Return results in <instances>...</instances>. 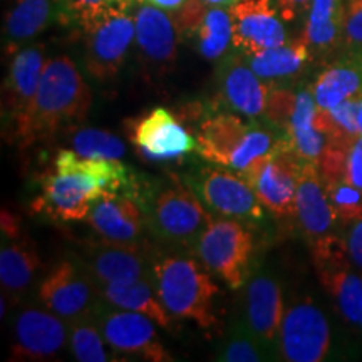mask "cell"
<instances>
[{
  "label": "cell",
  "mask_w": 362,
  "mask_h": 362,
  "mask_svg": "<svg viewBox=\"0 0 362 362\" xmlns=\"http://www.w3.org/2000/svg\"><path fill=\"white\" fill-rule=\"evenodd\" d=\"M347 259L346 242H342L314 264L342 319L351 327L362 330V277L351 269Z\"/></svg>",
  "instance_id": "cell-19"
},
{
  "label": "cell",
  "mask_w": 362,
  "mask_h": 362,
  "mask_svg": "<svg viewBox=\"0 0 362 362\" xmlns=\"http://www.w3.org/2000/svg\"><path fill=\"white\" fill-rule=\"evenodd\" d=\"M107 342L103 336L93 314L69 322V349L79 362H107L116 361L106 349Z\"/></svg>",
  "instance_id": "cell-31"
},
{
  "label": "cell",
  "mask_w": 362,
  "mask_h": 362,
  "mask_svg": "<svg viewBox=\"0 0 362 362\" xmlns=\"http://www.w3.org/2000/svg\"><path fill=\"white\" fill-rule=\"evenodd\" d=\"M270 84L255 74L245 56L226 57L218 67V98L230 112L260 119L265 115Z\"/></svg>",
  "instance_id": "cell-18"
},
{
  "label": "cell",
  "mask_w": 362,
  "mask_h": 362,
  "mask_svg": "<svg viewBox=\"0 0 362 362\" xmlns=\"http://www.w3.org/2000/svg\"><path fill=\"white\" fill-rule=\"evenodd\" d=\"M83 64L89 78L99 83L115 79L134 42V13L121 12L83 27Z\"/></svg>",
  "instance_id": "cell-9"
},
{
  "label": "cell",
  "mask_w": 362,
  "mask_h": 362,
  "mask_svg": "<svg viewBox=\"0 0 362 362\" xmlns=\"http://www.w3.org/2000/svg\"><path fill=\"white\" fill-rule=\"evenodd\" d=\"M52 22H57L56 0H17L4 24L6 49L17 52L22 44L37 37Z\"/></svg>",
  "instance_id": "cell-25"
},
{
  "label": "cell",
  "mask_w": 362,
  "mask_h": 362,
  "mask_svg": "<svg viewBox=\"0 0 362 362\" xmlns=\"http://www.w3.org/2000/svg\"><path fill=\"white\" fill-rule=\"evenodd\" d=\"M101 297L107 304L119 307L124 310H133L138 314L148 315L163 329L171 327V317L168 310L161 304L155 288V280L138 279L131 282H115L98 285Z\"/></svg>",
  "instance_id": "cell-26"
},
{
  "label": "cell",
  "mask_w": 362,
  "mask_h": 362,
  "mask_svg": "<svg viewBox=\"0 0 362 362\" xmlns=\"http://www.w3.org/2000/svg\"><path fill=\"white\" fill-rule=\"evenodd\" d=\"M346 180L362 189V136H357L347 151Z\"/></svg>",
  "instance_id": "cell-40"
},
{
  "label": "cell",
  "mask_w": 362,
  "mask_h": 362,
  "mask_svg": "<svg viewBox=\"0 0 362 362\" xmlns=\"http://www.w3.org/2000/svg\"><path fill=\"white\" fill-rule=\"evenodd\" d=\"M232 17L228 8L211 6L197 34L198 52L206 61H216L225 56L226 49L232 44Z\"/></svg>",
  "instance_id": "cell-32"
},
{
  "label": "cell",
  "mask_w": 362,
  "mask_h": 362,
  "mask_svg": "<svg viewBox=\"0 0 362 362\" xmlns=\"http://www.w3.org/2000/svg\"><path fill=\"white\" fill-rule=\"evenodd\" d=\"M134 42L143 61L156 69H168L176 59L178 29L163 8L141 4L134 11Z\"/></svg>",
  "instance_id": "cell-22"
},
{
  "label": "cell",
  "mask_w": 362,
  "mask_h": 362,
  "mask_svg": "<svg viewBox=\"0 0 362 362\" xmlns=\"http://www.w3.org/2000/svg\"><path fill=\"white\" fill-rule=\"evenodd\" d=\"M107 346L121 354H136L144 361L170 362L168 351L163 347L155 320L133 310H124L99 300L93 312Z\"/></svg>",
  "instance_id": "cell-10"
},
{
  "label": "cell",
  "mask_w": 362,
  "mask_h": 362,
  "mask_svg": "<svg viewBox=\"0 0 362 362\" xmlns=\"http://www.w3.org/2000/svg\"><path fill=\"white\" fill-rule=\"evenodd\" d=\"M330 325L320 307L302 298L284 312L279 334V356L288 362H320L329 356Z\"/></svg>",
  "instance_id": "cell-11"
},
{
  "label": "cell",
  "mask_w": 362,
  "mask_h": 362,
  "mask_svg": "<svg viewBox=\"0 0 362 362\" xmlns=\"http://www.w3.org/2000/svg\"><path fill=\"white\" fill-rule=\"evenodd\" d=\"M86 220L99 237L112 243H138L148 221L139 202L124 193H104Z\"/></svg>",
  "instance_id": "cell-21"
},
{
  "label": "cell",
  "mask_w": 362,
  "mask_h": 362,
  "mask_svg": "<svg viewBox=\"0 0 362 362\" xmlns=\"http://www.w3.org/2000/svg\"><path fill=\"white\" fill-rule=\"evenodd\" d=\"M296 216L310 248L334 237L337 220L317 165L304 161L296 197Z\"/></svg>",
  "instance_id": "cell-20"
},
{
  "label": "cell",
  "mask_w": 362,
  "mask_h": 362,
  "mask_svg": "<svg viewBox=\"0 0 362 362\" xmlns=\"http://www.w3.org/2000/svg\"><path fill=\"white\" fill-rule=\"evenodd\" d=\"M146 220L163 242L194 245L214 216L187 183H173L158 192Z\"/></svg>",
  "instance_id": "cell-7"
},
{
  "label": "cell",
  "mask_w": 362,
  "mask_h": 362,
  "mask_svg": "<svg viewBox=\"0 0 362 362\" xmlns=\"http://www.w3.org/2000/svg\"><path fill=\"white\" fill-rule=\"evenodd\" d=\"M185 183L211 214L245 223H255L264 218V205L252 185L238 171L220 165L203 166L185 176Z\"/></svg>",
  "instance_id": "cell-6"
},
{
  "label": "cell",
  "mask_w": 362,
  "mask_h": 362,
  "mask_svg": "<svg viewBox=\"0 0 362 362\" xmlns=\"http://www.w3.org/2000/svg\"><path fill=\"white\" fill-rule=\"evenodd\" d=\"M304 161L293 151L292 144H287L259 158L242 175L255 189L265 210L277 216H293Z\"/></svg>",
  "instance_id": "cell-8"
},
{
  "label": "cell",
  "mask_w": 362,
  "mask_h": 362,
  "mask_svg": "<svg viewBox=\"0 0 362 362\" xmlns=\"http://www.w3.org/2000/svg\"><path fill=\"white\" fill-rule=\"evenodd\" d=\"M39 298L45 309L71 322L93 314L103 297L96 280L83 264L62 260L45 275Z\"/></svg>",
  "instance_id": "cell-12"
},
{
  "label": "cell",
  "mask_w": 362,
  "mask_h": 362,
  "mask_svg": "<svg viewBox=\"0 0 362 362\" xmlns=\"http://www.w3.org/2000/svg\"><path fill=\"white\" fill-rule=\"evenodd\" d=\"M198 260L230 288L245 285L253 253V235L233 218H214L194 243Z\"/></svg>",
  "instance_id": "cell-5"
},
{
  "label": "cell",
  "mask_w": 362,
  "mask_h": 362,
  "mask_svg": "<svg viewBox=\"0 0 362 362\" xmlns=\"http://www.w3.org/2000/svg\"><path fill=\"white\" fill-rule=\"evenodd\" d=\"M359 106L361 99H349V101H344L337 104L336 107L330 110V116H332L334 123H336L337 129L341 131V134L347 139L349 143H354L359 133V121H357V116H359Z\"/></svg>",
  "instance_id": "cell-38"
},
{
  "label": "cell",
  "mask_w": 362,
  "mask_h": 362,
  "mask_svg": "<svg viewBox=\"0 0 362 362\" xmlns=\"http://www.w3.org/2000/svg\"><path fill=\"white\" fill-rule=\"evenodd\" d=\"M83 265L98 285L153 277V259L141 243H112L101 238L84 250Z\"/></svg>",
  "instance_id": "cell-17"
},
{
  "label": "cell",
  "mask_w": 362,
  "mask_h": 362,
  "mask_svg": "<svg viewBox=\"0 0 362 362\" xmlns=\"http://www.w3.org/2000/svg\"><path fill=\"white\" fill-rule=\"evenodd\" d=\"M194 136L203 160L238 173L247 171L259 158L292 144L288 134L265 117L243 119L230 111L208 116Z\"/></svg>",
  "instance_id": "cell-3"
},
{
  "label": "cell",
  "mask_w": 362,
  "mask_h": 362,
  "mask_svg": "<svg viewBox=\"0 0 362 362\" xmlns=\"http://www.w3.org/2000/svg\"><path fill=\"white\" fill-rule=\"evenodd\" d=\"M337 223L351 225L362 218V189L356 188L346 178L325 187Z\"/></svg>",
  "instance_id": "cell-35"
},
{
  "label": "cell",
  "mask_w": 362,
  "mask_h": 362,
  "mask_svg": "<svg viewBox=\"0 0 362 362\" xmlns=\"http://www.w3.org/2000/svg\"><path fill=\"white\" fill-rule=\"evenodd\" d=\"M200 260L187 255L153 259V280L163 307L173 319L192 320L202 329L216 325L215 297L218 285Z\"/></svg>",
  "instance_id": "cell-4"
},
{
  "label": "cell",
  "mask_w": 362,
  "mask_h": 362,
  "mask_svg": "<svg viewBox=\"0 0 362 362\" xmlns=\"http://www.w3.org/2000/svg\"><path fill=\"white\" fill-rule=\"evenodd\" d=\"M320 110L330 111L349 99H362V47H351L317 76L312 86Z\"/></svg>",
  "instance_id": "cell-23"
},
{
  "label": "cell",
  "mask_w": 362,
  "mask_h": 362,
  "mask_svg": "<svg viewBox=\"0 0 362 362\" xmlns=\"http://www.w3.org/2000/svg\"><path fill=\"white\" fill-rule=\"evenodd\" d=\"M274 352L252 332L245 320H237L230 329L225 342L221 344L216 361L260 362L274 359Z\"/></svg>",
  "instance_id": "cell-33"
},
{
  "label": "cell",
  "mask_w": 362,
  "mask_h": 362,
  "mask_svg": "<svg viewBox=\"0 0 362 362\" xmlns=\"http://www.w3.org/2000/svg\"><path fill=\"white\" fill-rule=\"evenodd\" d=\"M59 24H74L81 29L104 17L131 12L134 0H56Z\"/></svg>",
  "instance_id": "cell-30"
},
{
  "label": "cell",
  "mask_w": 362,
  "mask_h": 362,
  "mask_svg": "<svg viewBox=\"0 0 362 362\" xmlns=\"http://www.w3.org/2000/svg\"><path fill=\"white\" fill-rule=\"evenodd\" d=\"M275 6H277L284 21L292 22L309 12L312 0H275Z\"/></svg>",
  "instance_id": "cell-42"
},
{
  "label": "cell",
  "mask_w": 362,
  "mask_h": 362,
  "mask_svg": "<svg viewBox=\"0 0 362 362\" xmlns=\"http://www.w3.org/2000/svg\"><path fill=\"white\" fill-rule=\"evenodd\" d=\"M40 267L37 252L24 242L4 245L0 250V282L8 293H24Z\"/></svg>",
  "instance_id": "cell-29"
},
{
  "label": "cell",
  "mask_w": 362,
  "mask_h": 362,
  "mask_svg": "<svg viewBox=\"0 0 362 362\" xmlns=\"http://www.w3.org/2000/svg\"><path fill=\"white\" fill-rule=\"evenodd\" d=\"M133 185L128 166L121 160L84 158L72 149H61L42 176L34 208L56 220L79 221L88 218L93 203L104 193L128 194Z\"/></svg>",
  "instance_id": "cell-1"
},
{
  "label": "cell",
  "mask_w": 362,
  "mask_h": 362,
  "mask_svg": "<svg viewBox=\"0 0 362 362\" xmlns=\"http://www.w3.org/2000/svg\"><path fill=\"white\" fill-rule=\"evenodd\" d=\"M296 99L297 93H292L291 89L270 88L264 117L269 123L274 124L275 128L287 133L288 126H291L293 107H296Z\"/></svg>",
  "instance_id": "cell-36"
},
{
  "label": "cell",
  "mask_w": 362,
  "mask_h": 362,
  "mask_svg": "<svg viewBox=\"0 0 362 362\" xmlns=\"http://www.w3.org/2000/svg\"><path fill=\"white\" fill-rule=\"evenodd\" d=\"M346 248L349 260L357 269L362 270V218L351 223V228L346 237Z\"/></svg>",
  "instance_id": "cell-41"
},
{
  "label": "cell",
  "mask_w": 362,
  "mask_h": 362,
  "mask_svg": "<svg viewBox=\"0 0 362 362\" xmlns=\"http://www.w3.org/2000/svg\"><path fill=\"white\" fill-rule=\"evenodd\" d=\"M69 146L76 155L84 158L121 160L126 155V144L119 136L96 128L76 129L69 136Z\"/></svg>",
  "instance_id": "cell-34"
},
{
  "label": "cell",
  "mask_w": 362,
  "mask_h": 362,
  "mask_svg": "<svg viewBox=\"0 0 362 362\" xmlns=\"http://www.w3.org/2000/svg\"><path fill=\"white\" fill-rule=\"evenodd\" d=\"M69 346V322L49 309L27 307L13 320L12 361H52Z\"/></svg>",
  "instance_id": "cell-13"
},
{
  "label": "cell",
  "mask_w": 362,
  "mask_h": 362,
  "mask_svg": "<svg viewBox=\"0 0 362 362\" xmlns=\"http://www.w3.org/2000/svg\"><path fill=\"white\" fill-rule=\"evenodd\" d=\"M131 141L139 156L149 161H171L200 151L197 136L165 107H155L139 117L131 129Z\"/></svg>",
  "instance_id": "cell-14"
},
{
  "label": "cell",
  "mask_w": 362,
  "mask_h": 362,
  "mask_svg": "<svg viewBox=\"0 0 362 362\" xmlns=\"http://www.w3.org/2000/svg\"><path fill=\"white\" fill-rule=\"evenodd\" d=\"M302 37L310 51H332L344 37L342 0H312Z\"/></svg>",
  "instance_id": "cell-28"
},
{
  "label": "cell",
  "mask_w": 362,
  "mask_h": 362,
  "mask_svg": "<svg viewBox=\"0 0 362 362\" xmlns=\"http://www.w3.org/2000/svg\"><path fill=\"white\" fill-rule=\"evenodd\" d=\"M357 121H359V133L362 136V99H361V106H359V116H357Z\"/></svg>",
  "instance_id": "cell-46"
},
{
  "label": "cell",
  "mask_w": 362,
  "mask_h": 362,
  "mask_svg": "<svg viewBox=\"0 0 362 362\" xmlns=\"http://www.w3.org/2000/svg\"><path fill=\"white\" fill-rule=\"evenodd\" d=\"M2 233L8 235V237H19L21 233V223L19 218H16L11 211L2 210Z\"/></svg>",
  "instance_id": "cell-43"
},
{
  "label": "cell",
  "mask_w": 362,
  "mask_h": 362,
  "mask_svg": "<svg viewBox=\"0 0 362 362\" xmlns=\"http://www.w3.org/2000/svg\"><path fill=\"white\" fill-rule=\"evenodd\" d=\"M208 6H214V7H232L233 4H237L238 0H205Z\"/></svg>",
  "instance_id": "cell-45"
},
{
  "label": "cell",
  "mask_w": 362,
  "mask_h": 362,
  "mask_svg": "<svg viewBox=\"0 0 362 362\" xmlns=\"http://www.w3.org/2000/svg\"><path fill=\"white\" fill-rule=\"evenodd\" d=\"M284 297L277 277L260 267L245 288V322L269 349L279 356V334L284 319Z\"/></svg>",
  "instance_id": "cell-16"
},
{
  "label": "cell",
  "mask_w": 362,
  "mask_h": 362,
  "mask_svg": "<svg viewBox=\"0 0 362 362\" xmlns=\"http://www.w3.org/2000/svg\"><path fill=\"white\" fill-rule=\"evenodd\" d=\"M45 64L42 45H30L13 54L8 74L4 84V112L16 123L24 115L37 93L40 76Z\"/></svg>",
  "instance_id": "cell-24"
},
{
  "label": "cell",
  "mask_w": 362,
  "mask_h": 362,
  "mask_svg": "<svg viewBox=\"0 0 362 362\" xmlns=\"http://www.w3.org/2000/svg\"><path fill=\"white\" fill-rule=\"evenodd\" d=\"M93 94L76 62L67 56L45 61L37 93L24 115L13 123L22 148L51 138L61 128H71L89 116Z\"/></svg>",
  "instance_id": "cell-2"
},
{
  "label": "cell",
  "mask_w": 362,
  "mask_h": 362,
  "mask_svg": "<svg viewBox=\"0 0 362 362\" xmlns=\"http://www.w3.org/2000/svg\"><path fill=\"white\" fill-rule=\"evenodd\" d=\"M344 39L351 47H362V0H342Z\"/></svg>",
  "instance_id": "cell-39"
},
{
  "label": "cell",
  "mask_w": 362,
  "mask_h": 362,
  "mask_svg": "<svg viewBox=\"0 0 362 362\" xmlns=\"http://www.w3.org/2000/svg\"><path fill=\"white\" fill-rule=\"evenodd\" d=\"M228 11L233 29L232 45L242 56L287 42L284 19L274 0H238Z\"/></svg>",
  "instance_id": "cell-15"
},
{
  "label": "cell",
  "mask_w": 362,
  "mask_h": 362,
  "mask_svg": "<svg viewBox=\"0 0 362 362\" xmlns=\"http://www.w3.org/2000/svg\"><path fill=\"white\" fill-rule=\"evenodd\" d=\"M143 2L151 4V6L160 7V8H163V11L171 12V11H176V8L183 6L187 0H143Z\"/></svg>",
  "instance_id": "cell-44"
},
{
  "label": "cell",
  "mask_w": 362,
  "mask_h": 362,
  "mask_svg": "<svg viewBox=\"0 0 362 362\" xmlns=\"http://www.w3.org/2000/svg\"><path fill=\"white\" fill-rule=\"evenodd\" d=\"M208 8L210 7L205 0H187L176 11H171L170 16L178 29L180 37H193L198 34Z\"/></svg>",
  "instance_id": "cell-37"
},
{
  "label": "cell",
  "mask_w": 362,
  "mask_h": 362,
  "mask_svg": "<svg viewBox=\"0 0 362 362\" xmlns=\"http://www.w3.org/2000/svg\"><path fill=\"white\" fill-rule=\"evenodd\" d=\"M255 74L267 83L288 81L304 69L310 59V49L304 37L275 45L265 51L245 56Z\"/></svg>",
  "instance_id": "cell-27"
}]
</instances>
